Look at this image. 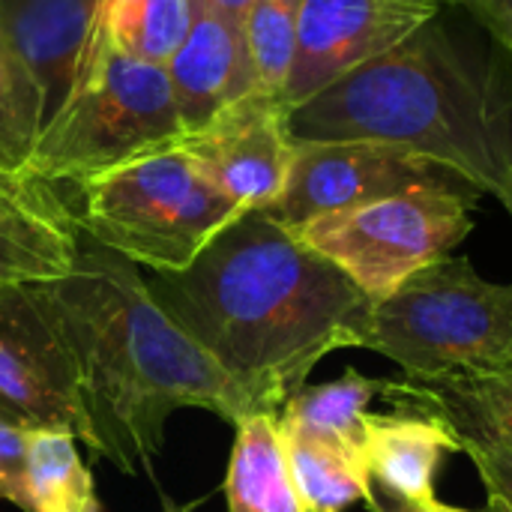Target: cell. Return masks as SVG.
<instances>
[{"instance_id":"21","label":"cell","mask_w":512,"mask_h":512,"mask_svg":"<svg viewBox=\"0 0 512 512\" xmlns=\"http://www.w3.org/2000/svg\"><path fill=\"white\" fill-rule=\"evenodd\" d=\"M45 129V99L36 78L0 39V171L21 174Z\"/></svg>"},{"instance_id":"10","label":"cell","mask_w":512,"mask_h":512,"mask_svg":"<svg viewBox=\"0 0 512 512\" xmlns=\"http://www.w3.org/2000/svg\"><path fill=\"white\" fill-rule=\"evenodd\" d=\"M444 0H303L297 54L282 93L294 108L438 18Z\"/></svg>"},{"instance_id":"11","label":"cell","mask_w":512,"mask_h":512,"mask_svg":"<svg viewBox=\"0 0 512 512\" xmlns=\"http://www.w3.org/2000/svg\"><path fill=\"white\" fill-rule=\"evenodd\" d=\"M183 147L240 210H270L288 186L297 153L285 102L261 90L234 99L183 135Z\"/></svg>"},{"instance_id":"7","label":"cell","mask_w":512,"mask_h":512,"mask_svg":"<svg viewBox=\"0 0 512 512\" xmlns=\"http://www.w3.org/2000/svg\"><path fill=\"white\" fill-rule=\"evenodd\" d=\"M477 198L456 189H417L324 213L294 234L378 306L411 276L450 258L474 231Z\"/></svg>"},{"instance_id":"13","label":"cell","mask_w":512,"mask_h":512,"mask_svg":"<svg viewBox=\"0 0 512 512\" xmlns=\"http://www.w3.org/2000/svg\"><path fill=\"white\" fill-rule=\"evenodd\" d=\"M177 111L186 135L213 120L234 99L258 90L243 24L213 9L207 0H192V24L165 63Z\"/></svg>"},{"instance_id":"5","label":"cell","mask_w":512,"mask_h":512,"mask_svg":"<svg viewBox=\"0 0 512 512\" xmlns=\"http://www.w3.org/2000/svg\"><path fill=\"white\" fill-rule=\"evenodd\" d=\"M81 234L153 273L186 270L240 210L177 144L135 156L78 186Z\"/></svg>"},{"instance_id":"4","label":"cell","mask_w":512,"mask_h":512,"mask_svg":"<svg viewBox=\"0 0 512 512\" xmlns=\"http://www.w3.org/2000/svg\"><path fill=\"white\" fill-rule=\"evenodd\" d=\"M183 135L165 66L117 48L96 18L75 84L45 123L27 171L54 186H81Z\"/></svg>"},{"instance_id":"1","label":"cell","mask_w":512,"mask_h":512,"mask_svg":"<svg viewBox=\"0 0 512 512\" xmlns=\"http://www.w3.org/2000/svg\"><path fill=\"white\" fill-rule=\"evenodd\" d=\"M147 288L258 414H279L327 354L366 348L375 309L267 210H246L186 270Z\"/></svg>"},{"instance_id":"28","label":"cell","mask_w":512,"mask_h":512,"mask_svg":"<svg viewBox=\"0 0 512 512\" xmlns=\"http://www.w3.org/2000/svg\"><path fill=\"white\" fill-rule=\"evenodd\" d=\"M426 512H474V510H459V507H450V504L432 501V504H426Z\"/></svg>"},{"instance_id":"15","label":"cell","mask_w":512,"mask_h":512,"mask_svg":"<svg viewBox=\"0 0 512 512\" xmlns=\"http://www.w3.org/2000/svg\"><path fill=\"white\" fill-rule=\"evenodd\" d=\"M450 453H462L456 432L432 411L423 414H372L366 417L363 459L369 480L381 489L414 501L432 504L435 477Z\"/></svg>"},{"instance_id":"12","label":"cell","mask_w":512,"mask_h":512,"mask_svg":"<svg viewBox=\"0 0 512 512\" xmlns=\"http://www.w3.org/2000/svg\"><path fill=\"white\" fill-rule=\"evenodd\" d=\"M81 228L57 186L0 171V285L51 282L72 270Z\"/></svg>"},{"instance_id":"17","label":"cell","mask_w":512,"mask_h":512,"mask_svg":"<svg viewBox=\"0 0 512 512\" xmlns=\"http://www.w3.org/2000/svg\"><path fill=\"white\" fill-rule=\"evenodd\" d=\"M390 390H393V381L366 378L357 369H348L336 381L300 387L282 405L279 423L288 429H300L306 435L342 444L363 456L369 405L378 396H390Z\"/></svg>"},{"instance_id":"20","label":"cell","mask_w":512,"mask_h":512,"mask_svg":"<svg viewBox=\"0 0 512 512\" xmlns=\"http://www.w3.org/2000/svg\"><path fill=\"white\" fill-rule=\"evenodd\" d=\"M99 24L126 54L165 66L192 24V0H102Z\"/></svg>"},{"instance_id":"23","label":"cell","mask_w":512,"mask_h":512,"mask_svg":"<svg viewBox=\"0 0 512 512\" xmlns=\"http://www.w3.org/2000/svg\"><path fill=\"white\" fill-rule=\"evenodd\" d=\"M426 405L432 414H438L459 438L462 453L471 456V462L477 465V474L486 486L489 504L495 512H512V450L498 441L489 429H483L474 417H468L465 411L444 405V402H420Z\"/></svg>"},{"instance_id":"16","label":"cell","mask_w":512,"mask_h":512,"mask_svg":"<svg viewBox=\"0 0 512 512\" xmlns=\"http://www.w3.org/2000/svg\"><path fill=\"white\" fill-rule=\"evenodd\" d=\"M225 501L228 512H306L291 477L279 414H249L237 423Z\"/></svg>"},{"instance_id":"3","label":"cell","mask_w":512,"mask_h":512,"mask_svg":"<svg viewBox=\"0 0 512 512\" xmlns=\"http://www.w3.org/2000/svg\"><path fill=\"white\" fill-rule=\"evenodd\" d=\"M294 144L372 141L423 156L512 216V66L444 18L288 108Z\"/></svg>"},{"instance_id":"24","label":"cell","mask_w":512,"mask_h":512,"mask_svg":"<svg viewBox=\"0 0 512 512\" xmlns=\"http://www.w3.org/2000/svg\"><path fill=\"white\" fill-rule=\"evenodd\" d=\"M24 438L27 429L0 411V498L15 504L18 510L33 512L24 477Z\"/></svg>"},{"instance_id":"2","label":"cell","mask_w":512,"mask_h":512,"mask_svg":"<svg viewBox=\"0 0 512 512\" xmlns=\"http://www.w3.org/2000/svg\"><path fill=\"white\" fill-rule=\"evenodd\" d=\"M39 288L75 357L84 444L117 471L150 477L180 408H204L234 426L258 414L117 252L81 243L72 270Z\"/></svg>"},{"instance_id":"14","label":"cell","mask_w":512,"mask_h":512,"mask_svg":"<svg viewBox=\"0 0 512 512\" xmlns=\"http://www.w3.org/2000/svg\"><path fill=\"white\" fill-rule=\"evenodd\" d=\"M99 9L102 0H0V39L36 78L45 123L75 84Z\"/></svg>"},{"instance_id":"25","label":"cell","mask_w":512,"mask_h":512,"mask_svg":"<svg viewBox=\"0 0 512 512\" xmlns=\"http://www.w3.org/2000/svg\"><path fill=\"white\" fill-rule=\"evenodd\" d=\"M468 12L498 45L512 51V0H444Z\"/></svg>"},{"instance_id":"9","label":"cell","mask_w":512,"mask_h":512,"mask_svg":"<svg viewBox=\"0 0 512 512\" xmlns=\"http://www.w3.org/2000/svg\"><path fill=\"white\" fill-rule=\"evenodd\" d=\"M417 189L480 195L453 171L399 147L372 141H312L297 144L288 186L267 213L294 231L324 213L351 210Z\"/></svg>"},{"instance_id":"6","label":"cell","mask_w":512,"mask_h":512,"mask_svg":"<svg viewBox=\"0 0 512 512\" xmlns=\"http://www.w3.org/2000/svg\"><path fill=\"white\" fill-rule=\"evenodd\" d=\"M366 351L423 381L512 378V282H486L468 258H444L372 309Z\"/></svg>"},{"instance_id":"8","label":"cell","mask_w":512,"mask_h":512,"mask_svg":"<svg viewBox=\"0 0 512 512\" xmlns=\"http://www.w3.org/2000/svg\"><path fill=\"white\" fill-rule=\"evenodd\" d=\"M0 411L87 441L75 357L39 282L0 285Z\"/></svg>"},{"instance_id":"27","label":"cell","mask_w":512,"mask_h":512,"mask_svg":"<svg viewBox=\"0 0 512 512\" xmlns=\"http://www.w3.org/2000/svg\"><path fill=\"white\" fill-rule=\"evenodd\" d=\"M213 9H219V12H225V15H231L234 21H240L243 24V18H246V12L252 9V3L255 0H207Z\"/></svg>"},{"instance_id":"19","label":"cell","mask_w":512,"mask_h":512,"mask_svg":"<svg viewBox=\"0 0 512 512\" xmlns=\"http://www.w3.org/2000/svg\"><path fill=\"white\" fill-rule=\"evenodd\" d=\"M72 432L27 429L24 477L33 512H99V498Z\"/></svg>"},{"instance_id":"22","label":"cell","mask_w":512,"mask_h":512,"mask_svg":"<svg viewBox=\"0 0 512 512\" xmlns=\"http://www.w3.org/2000/svg\"><path fill=\"white\" fill-rule=\"evenodd\" d=\"M300 3L303 0H255L243 18L255 87L276 99H282L294 66Z\"/></svg>"},{"instance_id":"18","label":"cell","mask_w":512,"mask_h":512,"mask_svg":"<svg viewBox=\"0 0 512 512\" xmlns=\"http://www.w3.org/2000/svg\"><path fill=\"white\" fill-rule=\"evenodd\" d=\"M279 429L306 512H345L357 501H366L369 471L360 453L282 423Z\"/></svg>"},{"instance_id":"26","label":"cell","mask_w":512,"mask_h":512,"mask_svg":"<svg viewBox=\"0 0 512 512\" xmlns=\"http://www.w3.org/2000/svg\"><path fill=\"white\" fill-rule=\"evenodd\" d=\"M366 504L375 512H426V504H414V501H405L387 489H381L378 483L369 480V492H366Z\"/></svg>"},{"instance_id":"29","label":"cell","mask_w":512,"mask_h":512,"mask_svg":"<svg viewBox=\"0 0 512 512\" xmlns=\"http://www.w3.org/2000/svg\"><path fill=\"white\" fill-rule=\"evenodd\" d=\"M498 381H504V384H510L512 387V378H498Z\"/></svg>"}]
</instances>
